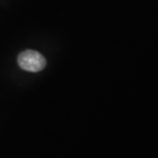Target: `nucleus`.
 Segmentation results:
<instances>
[{"label": "nucleus", "instance_id": "obj_1", "mask_svg": "<svg viewBox=\"0 0 158 158\" xmlns=\"http://www.w3.org/2000/svg\"><path fill=\"white\" fill-rule=\"evenodd\" d=\"M19 67L29 72H39L46 67V59L37 51L26 50L18 57Z\"/></svg>", "mask_w": 158, "mask_h": 158}]
</instances>
